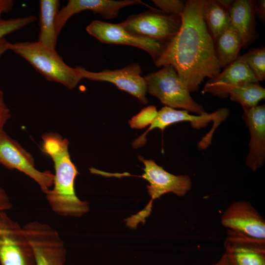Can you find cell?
<instances>
[{
    "label": "cell",
    "instance_id": "1",
    "mask_svg": "<svg viewBox=\"0 0 265 265\" xmlns=\"http://www.w3.org/2000/svg\"><path fill=\"white\" fill-rule=\"evenodd\" d=\"M204 0L186 1L179 32L154 62L158 67L172 66L189 92L197 91L205 78L213 79L221 72L214 43L203 19Z\"/></svg>",
    "mask_w": 265,
    "mask_h": 265
},
{
    "label": "cell",
    "instance_id": "2",
    "mask_svg": "<svg viewBox=\"0 0 265 265\" xmlns=\"http://www.w3.org/2000/svg\"><path fill=\"white\" fill-rule=\"evenodd\" d=\"M42 138V151L52 159L55 171L53 187L45 193L51 209L61 216L83 215L89 211V205L75 192V180L79 172L70 158L68 140L53 132L44 133Z\"/></svg>",
    "mask_w": 265,
    "mask_h": 265
},
{
    "label": "cell",
    "instance_id": "3",
    "mask_svg": "<svg viewBox=\"0 0 265 265\" xmlns=\"http://www.w3.org/2000/svg\"><path fill=\"white\" fill-rule=\"evenodd\" d=\"M138 159L144 165V173L140 176L131 175L128 173H110L104 172L105 176L121 177L135 176L146 180L150 184L147 186L148 194L151 198L147 205L136 214L125 219L126 225L131 228H135L140 222L145 223L152 211L153 202L162 195L172 192L175 195L184 196L191 188L192 181L187 175H175L165 170L153 159H146L138 156Z\"/></svg>",
    "mask_w": 265,
    "mask_h": 265
},
{
    "label": "cell",
    "instance_id": "4",
    "mask_svg": "<svg viewBox=\"0 0 265 265\" xmlns=\"http://www.w3.org/2000/svg\"><path fill=\"white\" fill-rule=\"evenodd\" d=\"M7 48L25 59L48 81L73 89L82 79L78 69L66 64L55 50L38 41L8 42Z\"/></svg>",
    "mask_w": 265,
    "mask_h": 265
},
{
    "label": "cell",
    "instance_id": "5",
    "mask_svg": "<svg viewBox=\"0 0 265 265\" xmlns=\"http://www.w3.org/2000/svg\"><path fill=\"white\" fill-rule=\"evenodd\" d=\"M144 77L147 92L157 98L165 106L182 108L198 115L208 113L201 105L193 99L172 66H163Z\"/></svg>",
    "mask_w": 265,
    "mask_h": 265
},
{
    "label": "cell",
    "instance_id": "6",
    "mask_svg": "<svg viewBox=\"0 0 265 265\" xmlns=\"http://www.w3.org/2000/svg\"><path fill=\"white\" fill-rule=\"evenodd\" d=\"M119 24L128 31L156 40L166 46L179 32L182 19L181 16L167 14L153 8L131 15Z\"/></svg>",
    "mask_w": 265,
    "mask_h": 265
},
{
    "label": "cell",
    "instance_id": "7",
    "mask_svg": "<svg viewBox=\"0 0 265 265\" xmlns=\"http://www.w3.org/2000/svg\"><path fill=\"white\" fill-rule=\"evenodd\" d=\"M0 265H36L23 227L7 212H0Z\"/></svg>",
    "mask_w": 265,
    "mask_h": 265
},
{
    "label": "cell",
    "instance_id": "8",
    "mask_svg": "<svg viewBox=\"0 0 265 265\" xmlns=\"http://www.w3.org/2000/svg\"><path fill=\"white\" fill-rule=\"evenodd\" d=\"M23 229L33 250L36 265H64L66 250L59 233L50 225L32 221Z\"/></svg>",
    "mask_w": 265,
    "mask_h": 265
},
{
    "label": "cell",
    "instance_id": "9",
    "mask_svg": "<svg viewBox=\"0 0 265 265\" xmlns=\"http://www.w3.org/2000/svg\"><path fill=\"white\" fill-rule=\"evenodd\" d=\"M0 164L31 178L45 194L53 186L54 174L50 171L37 169L32 155L4 131L0 133Z\"/></svg>",
    "mask_w": 265,
    "mask_h": 265
},
{
    "label": "cell",
    "instance_id": "10",
    "mask_svg": "<svg viewBox=\"0 0 265 265\" xmlns=\"http://www.w3.org/2000/svg\"><path fill=\"white\" fill-rule=\"evenodd\" d=\"M86 30L103 43L129 45L141 49L150 55L154 62L160 57L166 46L156 40L128 31L119 23L94 20L86 26Z\"/></svg>",
    "mask_w": 265,
    "mask_h": 265
},
{
    "label": "cell",
    "instance_id": "11",
    "mask_svg": "<svg viewBox=\"0 0 265 265\" xmlns=\"http://www.w3.org/2000/svg\"><path fill=\"white\" fill-rule=\"evenodd\" d=\"M76 68L82 79L111 82L118 89L136 98L141 104L146 105L148 102L146 97V80L141 76L142 69L137 63H132L119 69H105L99 72H91L81 66Z\"/></svg>",
    "mask_w": 265,
    "mask_h": 265
},
{
    "label": "cell",
    "instance_id": "12",
    "mask_svg": "<svg viewBox=\"0 0 265 265\" xmlns=\"http://www.w3.org/2000/svg\"><path fill=\"white\" fill-rule=\"evenodd\" d=\"M227 230L259 239H265V221L252 204L239 200L231 204L221 216Z\"/></svg>",
    "mask_w": 265,
    "mask_h": 265
},
{
    "label": "cell",
    "instance_id": "13",
    "mask_svg": "<svg viewBox=\"0 0 265 265\" xmlns=\"http://www.w3.org/2000/svg\"><path fill=\"white\" fill-rule=\"evenodd\" d=\"M229 110L227 108L219 109L212 113L194 115L189 114L186 110H176L164 106L158 111L145 133L154 129H159L163 132L168 126L179 122H189L192 127L199 129L205 128L208 123L213 121V128L201 141L203 145L209 146L215 128L227 118Z\"/></svg>",
    "mask_w": 265,
    "mask_h": 265
},
{
    "label": "cell",
    "instance_id": "14",
    "mask_svg": "<svg viewBox=\"0 0 265 265\" xmlns=\"http://www.w3.org/2000/svg\"><path fill=\"white\" fill-rule=\"evenodd\" d=\"M224 247L232 265H265V239L227 230Z\"/></svg>",
    "mask_w": 265,
    "mask_h": 265
},
{
    "label": "cell",
    "instance_id": "15",
    "mask_svg": "<svg viewBox=\"0 0 265 265\" xmlns=\"http://www.w3.org/2000/svg\"><path fill=\"white\" fill-rule=\"evenodd\" d=\"M140 4L152 8L140 0H69L65 6L59 10L55 21L56 30L59 35L72 16L83 11H91L109 20L116 18L121 9Z\"/></svg>",
    "mask_w": 265,
    "mask_h": 265
},
{
    "label": "cell",
    "instance_id": "16",
    "mask_svg": "<svg viewBox=\"0 0 265 265\" xmlns=\"http://www.w3.org/2000/svg\"><path fill=\"white\" fill-rule=\"evenodd\" d=\"M243 119L250 134L246 164L254 172L263 166L265 160V105L243 109Z\"/></svg>",
    "mask_w": 265,
    "mask_h": 265
},
{
    "label": "cell",
    "instance_id": "17",
    "mask_svg": "<svg viewBox=\"0 0 265 265\" xmlns=\"http://www.w3.org/2000/svg\"><path fill=\"white\" fill-rule=\"evenodd\" d=\"M203 93H209L220 98L230 96V99L238 103L243 109L258 105L265 98V89L258 82L228 85L221 82H207Z\"/></svg>",
    "mask_w": 265,
    "mask_h": 265
},
{
    "label": "cell",
    "instance_id": "18",
    "mask_svg": "<svg viewBox=\"0 0 265 265\" xmlns=\"http://www.w3.org/2000/svg\"><path fill=\"white\" fill-rule=\"evenodd\" d=\"M231 25L242 40V48H247L257 37L256 30L255 1L235 0L229 11Z\"/></svg>",
    "mask_w": 265,
    "mask_h": 265
},
{
    "label": "cell",
    "instance_id": "19",
    "mask_svg": "<svg viewBox=\"0 0 265 265\" xmlns=\"http://www.w3.org/2000/svg\"><path fill=\"white\" fill-rule=\"evenodd\" d=\"M59 5L58 0L39 1L40 31L38 42L53 50H55L58 36L55 28V21Z\"/></svg>",
    "mask_w": 265,
    "mask_h": 265
},
{
    "label": "cell",
    "instance_id": "20",
    "mask_svg": "<svg viewBox=\"0 0 265 265\" xmlns=\"http://www.w3.org/2000/svg\"><path fill=\"white\" fill-rule=\"evenodd\" d=\"M215 50L221 68L235 61L239 56L242 40L237 30L231 25L214 41Z\"/></svg>",
    "mask_w": 265,
    "mask_h": 265
},
{
    "label": "cell",
    "instance_id": "21",
    "mask_svg": "<svg viewBox=\"0 0 265 265\" xmlns=\"http://www.w3.org/2000/svg\"><path fill=\"white\" fill-rule=\"evenodd\" d=\"M209 82H221L228 85L257 83L258 80L244 60L239 55Z\"/></svg>",
    "mask_w": 265,
    "mask_h": 265
},
{
    "label": "cell",
    "instance_id": "22",
    "mask_svg": "<svg viewBox=\"0 0 265 265\" xmlns=\"http://www.w3.org/2000/svg\"><path fill=\"white\" fill-rule=\"evenodd\" d=\"M203 16L214 42L230 25L228 12L216 0H204Z\"/></svg>",
    "mask_w": 265,
    "mask_h": 265
},
{
    "label": "cell",
    "instance_id": "23",
    "mask_svg": "<svg viewBox=\"0 0 265 265\" xmlns=\"http://www.w3.org/2000/svg\"><path fill=\"white\" fill-rule=\"evenodd\" d=\"M240 56L248 65L258 81L264 80L265 79V47L251 49Z\"/></svg>",
    "mask_w": 265,
    "mask_h": 265
},
{
    "label": "cell",
    "instance_id": "24",
    "mask_svg": "<svg viewBox=\"0 0 265 265\" xmlns=\"http://www.w3.org/2000/svg\"><path fill=\"white\" fill-rule=\"evenodd\" d=\"M36 20V17L34 15L7 20L0 19V39L33 23Z\"/></svg>",
    "mask_w": 265,
    "mask_h": 265
},
{
    "label": "cell",
    "instance_id": "25",
    "mask_svg": "<svg viewBox=\"0 0 265 265\" xmlns=\"http://www.w3.org/2000/svg\"><path fill=\"white\" fill-rule=\"evenodd\" d=\"M157 112L158 111L155 106H147L132 117L129 121V123L132 128L142 129L151 124Z\"/></svg>",
    "mask_w": 265,
    "mask_h": 265
},
{
    "label": "cell",
    "instance_id": "26",
    "mask_svg": "<svg viewBox=\"0 0 265 265\" xmlns=\"http://www.w3.org/2000/svg\"><path fill=\"white\" fill-rule=\"evenodd\" d=\"M152 2L163 13L180 16L186 7V1L179 0H153Z\"/></svg>",
    "mask_w": 265,
    "mask_h": 265
},
{
    "label": "cell",
    "instance_id": "27",
    "mask_svg": "<svg viewBox=\"0 0 265 265\" xmlns=\"http://www.w3.org/2000/svg\"><path fill=\"white\" fill-rule=\"evenodd\" d=\"M12 206L9 197L0 186V212H7L11 209Z\"/></svg>",
    "mask_w": 265,
    "mask_h": 265
},
{
    "label": "cell",
    "instance_id": "28",
    "mask_svg": "<svg viewBox=\"0 0 265 265\" xmlns=\"http://www.w3.org/2000/svg\"><path fill=\"white\" fill-rule=\"evenodd\" d=\"M10 116V110L7 107L0 106V133L3 131V127Z\"/></svg>",
    "mask_w": 265,
    "mask_h": 265
},
{
    "label": "cell",
    "instance_id": "29",
    "mask_svg": "<svg viewBox=\"0 0 265 265\" xmlns=\"http://www.w3.org/2000/svg\"><path fill=\"white\" fill-rule=\"evenodd\" d=\"M255 12L262 22H265V0H259L255 1Z\"/></svg>",
    "mask_w": 265,
    "mask_h": 265
},
{
    "label": "cell",
    "instance_id": "30",
    "mask_svg": "<svg viewBox=\"0 0 265 265\" xmlns=\"http://www.w3.org/2000/svg\"><path fill=\"white\" fill-rule=\"evenodd\" d=\"M8 42L4 37L0 39V57L1 55L8 50L7 45ZM0 106L6 107L3 99V95L1 90H0Z\"/></svg>",
    "mask_w": 265,
    "mask_h": 265
},
{
    "label": "cell",
    "instance_id": "31",
    "mask_svg": "<svg viewBox=\"0 0 265 265\" xmlns=\"http://www.w3.org/2000/svg\"><path fill=\"white\" fill-rule=\"evenodd\" d=\"M14 6L12 0H0V19L3 13L9 12Z\"/></svg>",
    "mask_w": 265,
    "mask_h": 265
},
{
    "label": "cell",
    "instance_id": "32",
    "mask_svg": "<svg viewBox=\"0 0 265 265\" xmlns=\"http://www.w3.org/2000/svg\"><path fill=\"white\" fill-rule=\"evenodd\" d=\"M218 3L227 11L231 9L235 0H216Z\"/></svg>",
    "mask_w": 265,
    "mask_h": 265
},
{
    "label": "cell",
    "instance_id": "33",
    "mask_svg": "<svg viewBox=\"0 0 265 265\" xmlns=\"http://www.w3.org/2000/svg\"><path fill=\"white\" fill-rule=\"evenodd\" d=\"M211 265H232L226 255L224 253L221 258L215 263Z\"/></svg>",
    "mask_w": 265,
    "mask_h": 265
}]
</instances>
